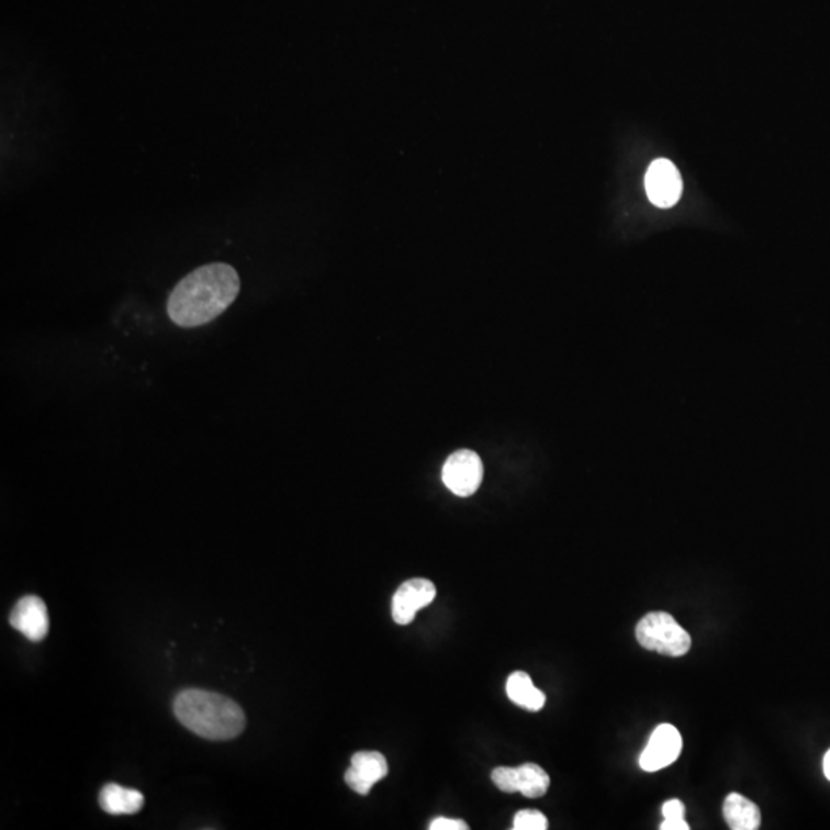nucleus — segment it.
<instances>
[{"label":"nucleus","mask_w":830,"mask_h":830,"mask_svg":"<svg viewBox=\"0 0 830 830\" xmlns=\"http://www.w3.org/2000/svg\"><path fill=\"white\" fill-rule=\"evenodd\" d=\"M507 697L511 702L528 709L530 713H538L543 709L546 695L534 686L532 680L526 672H514L509 675L506 683Z\"/></svg>","instance_id":"obj_12"},{"label":"nucleus","mask_w":830,"mask_h":830,"mask_svg":"<svg viewBox=\"0 0 830 830\" xmlns=\"http://www.w3.org/2000/svg\"><path fill=\"white\" fill-rule=\"evenodd\" d=\"M548 818L540 810H520L514 818V830H546L548 829Z\"/></svg>","instance_id":"obj_15"},{"label":"nucleus","mask_w":830,"mask_h":830,"mask_svg":"<svg viewBox=\"0 0 830 830\" xmlns=\"http://www.w3.org/2000/svg\"><path fill=\"white\" fill-rule=\"evenodd\" d=\"M445 486L459 497H469L475 494L483 480V463L479 453L461 449L453 452L445 461L441 471Z\"/></svg>","instance_id":"obj_4"},{"label":"nucleus","mask_w":830,"mask_h":830,"mask_svg":"<svg viewBox=\"0 0 830 830\" xmlns=\"http://www.w3.org/2000/svg\"><path fill=\"white\" fill-rule=\"evenodd\" d=\"M436 584L426 579H411L399 587L392 598V618L400 626L410 625L423 607L436 598Z\"/></svg>","instance_id":"obj_6"},{"label":"nucleus","mask_w":830,"mask_h":830,"mask_svg":"<svg viewBox=\"0 0 830 830\" xmlns=\"http://www.w3.org/2000/svg\"><path fill=\"white\" fill-rule=\"evenodd\" d=\"M177 720L206 740H231L244 732L246 718L236 702L202 689H184L175 699Z\"/></svg>","instance_id":"obj_2"},{"label":"nucleus","mask_w":830,"mask_h":830,"mask_svg":"<svg viewBox=\"0 0 830 830\" xmlns=\"http://www.w3.org/2000/svg\"><path fill=\"white\" fill-rule=\"evenodd\" d=\"M491 778L500 790L507 792V794H514V792H518L517 767L494 769Z\"/></svg>","instance_id":"obj_16"},{"label":"nucleus","mask_w":830,"mask_h":830,"mask_svg":"<svg viewBox=\"0 0 830 830\" xmlns=\"http://www.w3.org/2000/svg\"><path fill=\"white\" fill-rule=\"evenodd\" d=\"M664 821L661 822V830H689V825L684 821V807L680 799H669L663 805Z\"/></svg>","instance_id":"obj_14"},{"label":"nucleus","mask_w":830,"mask_h":830,"mask_svg":"<svg viewBox=\"0 0 830 830\" xmlns=\"http://www.w3.org/2000/svg\"><path fill=\"white\" fill-rule=\"evenodd\" d=\"M240 291L236 269L226 263L200 267L176 284L168 299V315L182 328L215 321L228 310Z\"/></svg>","instance_id":"obj_1"},{"label":"nucleus","mask_w":830,"mask_h":830,"mask_svg":"<svg viewBox=\"0 0 830 830\" xmlns=\"http://www.w3.org/2000/svg\"><path fill=\"white\" fill-rule=\"evenodd\" d=\"M822 769H825V775L830 779V751L826 753L825 761H822Z\"/></svg>","instance_id":"obj_18"},{"label":"nucleus","mask_w":830,"mask_h":830,"mask_svg":"<svg viewBox=\"0 0 830 830\" xmlns=\"http://www.w3.org/2000/svg\"><path fill=\"white\" fill-rule=\"evenodd\" d=\"M683 740L672 725H660L653 730L649 743L640 756V766L646 772H657L671 766L682 753Z\"/></svg>","instance_id":"obj_7"},{"label":"nucleus","mask_w":830,"mask_h":830,"mask_svg":"<svg viewBox=\"0 0 830 830\" xmlns=\"http://www.w3.org/2000/svg\"><path fill=\"white\" fill-rule=\"evenodd\" d=\"M722 814L732 830H756L761 826L760 807L740 794L728 795Z\"/></svg>","instance_id":"obj_11"},{"label":"nucleus","mask_w":830,"mask_h":830,"mask_svg":"<svg viewBox=\"0 0 830 830\" xmlns=\"http://www.w3.org/2000/svg\"><path fill=\"white\" fill-rule=\"evenodd\" d=\"M388 761L379 752H357L351 759V766L345 774V782L359 795H368L372 786L388 775Z\"/></svg>","instance_id":"obj_8"},{"label":"nucleus","mask_w":830,"mask_h":830,"mask_svg":"<svg viewBox=\"0 0 830 830\" xmlns=\"http://www.w3.org/2000/svg\"><path fill=\"white\" fill-rule=\"evenodd\" d=\"M646 192L653 205L672 208L682 198L683 180L671 160H653L644 177Z\"/></svg>","instance_id":"obj_5"},{"label":"nucleus","mask_w":830,"mask_h":830,"mask_svg":"<svg viewBox=\"0 0 830 830\" xmlns=\"http://www.w3.org/2000/svg\"><path fill=\"white\" fill-rule=\"evenodd\" d=\"M100 807L110 815H133L144 807L145 798L141 792L106 784L99 795Z\"/></svg>","instance_id":"obj_10"},{"label":"nucleus","mask_w":830,"mask_h":830,"mask_svg":"<svg viewBox=\"0 0 830 830\" xmlns=\"http://www.w3.org/2000/svg\"><path fill=\"white\" fill-rule=\"evenodd\" d=\"M430 830H468L469 826L463 820H452V818H437L430 822Z\"/></svg>","instance_id":"obj_17"},{"label":"nucleus","mask_w":830,"mask_h":830,"mask_svg":"<svg viewBox=\"0 0 830 830\" xmlns=\"http://www.w3.org/2000/svg\"><path fill=\"white\" fill-rule=\"evenodd\" d=\"M636 636L638 643L644 649L659 652L661 655L682 657L689 652L692 644L687 630L666 613L646 615L637 625Z\"/></svg>","instance_id":"obj_3"},{"label":"nucleus","mask_w":830,"mask_h":830,"mask_svg":"<svg viewBox=\"0 0 830 830\" xmlns=\"http://www.w3.org/2000/svg\"><path fill=\"white\" fill-rule=\"evenodd\" d=\"M518 772V792L528 798L543 797L549 789L551 778L546 774L543 769L534 763L521 764L517 767Z\"/></svg>","instance_id":"obj_13"},{"label":"nucleus","mask_w":830,"mask_h":830,"mask_svg":"<svg viewBox=\"0 0 830 830\" xmlns=\"http://www.w3.org/2000/svg\"><path fill=\"white\" fill-rule=\"evenodd\" d=\"M11 626L31 641L44 640L48 633V610L41 598L29 595L15 603L10 615Z\"/></svg>","instance_id":"obj_9"}]
</instances>
